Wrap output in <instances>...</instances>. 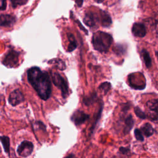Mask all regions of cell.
Masks as SVG:
<instances>
[{
  "instance_id": "cell-2",
  "label": "cell",
  "mask_w": 158,
  "mask_h": 158,
  "mask_svg": "<svg viewBox=\"0 0 158 158\" xmlns=\"http://www.w3.org/2000/svg\"><path fill=\"white\" fill-rule=\"evenodd\" d=\"M113 41L112 36L106 32L97 31L92 36V44L95 50L101 52L108 51Z\"/></svg>"
},
{
  "instance_id": "cell-24",
  "label": "cell",
  "mask_w": 158,
  "mask_h": 158,
  "mask_svg": "<svg viewBox=\"0 0 158 158\" xmlns=\"http://www.w3.org/2000/svg\"><path fill=\"white\" fill-rule=\"evenodd\" d=\"M10 1H11L12 6L14 8H15L17 6L23 5L28 1V0H10Z\"/></svg>"
},
{
  "instance_id": "cell-21",
  "label": "cell",
  "mask_w": 158,
  "mask_h": 158,
  "mask_svg": "<svg viewBox=\"0 0 158 158\" xmlns=\"http://www.w3.org/2000/svg\"><path fill=\"white\" fill-rule=\"evenodd\" d=\"M134 111H135L136 115L138 117H139L141 119H145L146 118V115L143 110H141V109L139 107H138V106L135 107L134 108Z\"/></svg>"
},
{
  "instance_id": "cell-7",
  "label": "cell",
  "mask_w": 158,
  "mask_h": 158,
  "mask_svg": "<svg viewBox=\"0 0 158 158\" xmlns=\"http://www.w3.org/2000/svg\"><path fill=\"white\" fill-rule=\"evenodd\" d=\"M89 118V115L85 113L82 110H77L75 112L73 113L70 118L71 120L76 125H80L85 123L88 118Z\"/></svg>"
},
{
  "instance_id": "cell-27",
  "label": "cell",
  "mask_w": 158,
  "mask_h": 158,
  "mask_svg": "<svg viewBox=\"0 0 158 158\" xmlns=\"http://www.w3.org/2000/svg\"><path fill=\"white\" fill-rule=\"evenodd\" d=\"M78 7H81L83 5V0H74Z\"/></svg>"
},
{
  "instance_id": "cell-26",
  "label": "cell",
  "mask_w": 158,
  "mask_h": 158,
  "mask_svg": "<svg viewBox=\"0 0 158 158\" xmlns=\"http://www.w3.org/2000/svg\"><path fill=\"white\" fill-rule=\"evenodd\" d=\"M119 151L123 154H125V155L130 154V149L128 148H127L120 147V149H119Z\"/></svg>"
},
{
  "instance_id": "cell-17",
  "label": "cell",
  "mask_w": 158,
  "mask_h": 158,
  "mask_svg": "<svg viewBox=\"0 0 158 158\" xmlns=\"http://www.w3.org/2000/svg\"><path fill=\"white\" fill-rule=\"evenodd\" d=\"M141 54L143 58V60L146 67L150 68L152 65V61H151V57L149 56V53L146 49H142Z\"/></svg>"
},
{
  "instance_id": "cell-19",
  "label": "cell",
  "mask_w": 158,
  "mask_h": 158,
  "mask_svg": "<svg viewBox=\"0 0 158 158\" xmlns=\"http://www.w3.org/2000/svg\"><path fill=\"white\" fill-rule=\"evenodd\" d=\"M147 106L148 108L154 112L157 113V107H158V101L157 99H154L149 100L147 102Z\"/></svg>"
},
{
  "instance_id": "cell-18",
  "label": "cell",
  "mask_w": 158,
  "mask_h": 158,
  "mask_svg": "<svg viewBox=\"0 0 158 158\" xmlns=\"http://www.w3.org/2000/svg\"><path fill=\"white\" fill-rule=\"evenodd\" d=\"M0 141L2 143L5 152L9 154L10 152V140L8 136H0Z\"/></svg>"
},
{
  "instance_id": "cell-3",
  "label": "cell",
  "mask_w": 158,
  "mask_h": 158,
  "mask_svg": "<svg viewBox=\"0 0 158 158\" xmlns=\"http://www.w3.org/2000/svg\"><path fill=\"white\" fill-rule=\"evenodd\" d=\"M51 77L53 83L60 89L63 98H66L69 95V87L65 79L57 72H52Z\"/></svg>"
},
{
  "instance_id": "cell-6",
  "label": "cell",
  "mask_w": 158,
  "mask_h": 158,
  "mask_svg": "<svg viewBox=\"0 0 158 158\" xmlns=\"http://www.w3.org/2000/svg\"><path fill=\"white\" fill-rule=\"evenodd\" d=\"M24 96L22 93L19 89L14 90L9 95L8 101L12 106H15L24 101Z\"/></svg>"
},
{
  "instance_id": "cell-25",
  "label": "cell",
  "mask_w": 158,
  "mask_h": 158,
  "mask_svg": "<svg viewBox=\"0 0 158 158\" xmlns=\"http://www.w3.org/2000/svg\"><path fill=\"white\" fill-rule=\"evenodd\" d=\"M7 7L6 0H0V11L4 10Z\"/></svg>"
},
{
  "instance_id": "cell-4",
  "label": "cell",
  "mask_w": 158,
  "mask_h": 158,
  "mask_svg": "<svg viewBox=\"0 0 158 158\" xmlns=\"http://www.w3.org/2000/svg\"><path fill=\"white\" fill-rule=\"evenodd\" d=\"M19 57V52L13 49L10 50L4 58L2 63L5 66L9 68L14 67L18 64Z\"/></svg>"
},
{
  "instance_id": "cell-10",
  "label": "cell",
  "mask_w": 158,
  "mask_h": 158,
  "mask_svg": "<svg viewBox=\"0 0 158 158\" xmlns=\"http://www.w3.org/2000/svg\"><path fill=\"white\" fill-rule=\"evenodd\" d=\"M98 20V17L94 14L91 12H89L85 14L83 19V22L86 25L89 27H93L96 25Z\"/></svg>"
},
{
  "instance_id": "cell-22",
  "label": "cell",
  "mask_w": 158,
  "mask_h": 158,
  "mask_svg": "<svg viewBox=\"0 0 158 158\" xmlns=\"http://www.w3.org/2000/svg\"><path fill=\"white\" fill-rule=\"evenodd\" d=\"M102 103H101V107L98 110V112L97 113V116H96V118L95 119V122L93 123V125L91 128V133L93 132L94 131V129L95 128V127L98 123V122L99 121V118H100V117H101V112H102Z\"/></svg>"
},
{
  "instance_id": "cell-13",
  "label": "cell",
  "mask_w": 158,
  "mask_h": 158,
  "mask_svg": "<svg viewBox=\"0 0 158 158\" xmlns=\"http://www.w3.org/2000/svg\"><path fill=\"white\" fill-rule=\"evenodd\" d=\"M48 64L54 65L56 68H57L61 70H64L65 69V62L60 59H52L51 60L48 61Z\"/></svg>"
},
{
  "instance_id": "cell-1",
  "label": "cell",
  "mask_w": 158,
  "mask_h": 158,
  "mask_svg": "<svg viewBox=\"0 0 158 158\" xmlns=\"http://www.w3.org/2000/svg\"><path fill=\"white\" fill-rule=\"evenodd\" d=\"M28 82L43 100H47L51 94V83L48 73L38 67H33L27 71Z\"/></svg>"
},
{
  "instance_id": "cell-23",
  "label": "cell",
  "mask_w": 158,
  "mask_h": 158,
  "mask_svg": "<svg viewBox=\"0 0 158 158\" xmlns=\"http://www.w3.org/2000/svg\"><path fill=\"white\" fill-rule=\"evenodd\" d=\"M134 135L135 136L136 138V139L138 141H144V136L142 134V132L140 130L136 128L135 130L134 131Z\"/></svg>"
},
{
  "instance_id": "cell-9",
  "label": "cell",
  "mask_w": 158,
  "mask_h": 158,
  "mask_svg": "<svg viewBox=\"0 0 158 158\" xmlns=\"http://www.w3.org/2000/svg\"><path fill=\"white\" fill-rule=\"evenodd\" d=\"M133 35L137 37H144L146 34V29L143 23H135L131 28Z\"/></svg>"
},
{
  "instance_id": "cell-29",
  "label": "cell",
  "mask_w": 158,
  "mask_h": 158,
  "mask_svg": "<svg viewBox=\"0 0 158 158\" xmlns=\"http://www.w3.org/2000/svg\"><path fill=\"white\" fill-rule=\"evenodd\" d=\"M1 99H0V102H1Z\"/></svg>"
},
{
  "instance_id": "cell-8",
  "label": "cell",
  "mask_w": 158,
  "mask_h": 158,
  "mask_svg": "<svg viewBox=\"0 0 158 158\" xmlns=\"http://www.w3.org/2000/svg\"><path fill=\"white\" fill-rule=\"evenodd\" d=\"M16 22L15 16L10 14L0 15V26L3 27H12Z\"/></svg>"
},
{
  "instance_id": "cell-20",
  "label": "cell",
  "mask_w": 158,
  "mask_h": 158,
  "mask_svg": "<svg viewBox=\"0 0 158 158\" xmlns=\"http://www.w3.org/2000/svg\"><path fill=\"white\" fill-rule=\"evenodd\" d=\"M110 88H111L110 83L107 81L101 83V85L99 86V89L104 94H106L109 91V90L110 89Z\"/></svg>"
},
{
  "instance_id": "cell-5",
  "label": "cell",
  "mask_w": 158,
  "mask_h": 158,
  "mask_svg": "<svg viewBox=\"0 0 158 158\" xmlns=\"http://www.w3.org/2000/svg\"><path fill=\"white\" fill-rule=\"evenodd\" d=\"M33 151V144L29 141H23L18 146L17 152L19 156L26 157L29 156Z\"/></svg>"
},
{
  "instance_id": "cell-14",
  "label": "cell",
  "mask_w": 158,
  "mask_h": 158,
  "mask_svg": "<svg viewBox=\"0 0 158 158\" xmlns=\"http://www.w3.org/2000/svg\"><path fill=\"white\" fill-rule=\"evenodd\" d=\"M141 131L146 137H149L154 134V128L149 123H144L141 128Z\"/></svg>"
},
{
  "instance_id": "cell-11",
  "label": "cell",
  "mask_w": 158,
  "mask_h": 158,
  "mask_svg": "<svg viewBox=\"0 0 158 158\" xmlns=\"http://www.w3.org/2000/svg\"><path fill=\"white\" fill-rule=\"evenodd\" d=\"M100 20L101 25L104 27H109L112 23V20L110 15L104 11L101 12Z\"/></svg>"
},
{
  "instance_id": "cell-12",
  "label": "cell",
  "mask_w": 158,
  "mask_h": 158,
  "mask_svg": "<svg viewBox=\"0 0 158 158\" xmlns=\"http://www.w3.org/2000/svg\"><path fill=\"white\" fill-rule=\"evenodd\" d=\"M134 125V120L132 118L131 115H128L125 120V127L123 130V133L127 134L131 130Z\"/></svg>"
},
{
  "instance_id": "cell-16",
  "label": "cell",
  "mask_w": 158,
  "mask_h": 158,
  "mask_svg": "<svg viewBox=\"0 0 158 158\" xmlns=\"http://www.w3.org/2000/svg\"><path fill=\"white\" fill-rule=\"evenodd\" d=\"M96 98H97L96 93L94 91L92 93H90L88 96L85 97L83 98V101L86 106H89L95 102Z\"/></svg>"
},
{
  "instance_id": "cell-15",
  "label": "cell",
  "mask_w": 158,
  "mask_h": 158,
  "mask_svg": "<svg viewBox=\"0 0 158 158\" xmlns=\"http://www.w3.org/2000/svg\"><path fill=\"white\" fill-rule=\"evenodd\" d=\"M67 37L69 41V44L68 46V48H67V51L69 52H72L73 50H75L77 46V41L75 40V38L74 37V36L73 35V34L72 33H69L67 35Z\"/></svg>"
},
{
  "instance_id": "cell-28",
  "label": "cell",
  "mask_w": 158,
  "mask_h": 158,
  "mask_svg": "<svg viewBox=\"0 0 158 158\" xmlns=\"http://www.w3.org/2000/svg\"><path fill=\"white\" fill-rule=\"evenodd\" d=\"M94 1H95L96 2H98V3H101V2H103L104 0H94Z\"/></svg>"
}]
</instances>
